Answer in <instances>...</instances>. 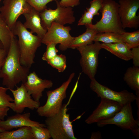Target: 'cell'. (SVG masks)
I'll use <instances>...</instances> for the list:
<instances>
[{"mask_svg": "<svg viewBox=\"0 0 139 139\" xmlns=\"http://www.w3.org/2000/svg\"><path fill=\"white\" fill-rule=\"evenodd\" d=\"M29 70L21 63L17 40L12 33L9 48L0 70V78L3 79V85L9 89H13L20 83H24Z\"/></svg>", "mask_w": 139, "mask_h": 139, "instance_id": "obj_1", "label": "cell"}, {"mask_svg": "<svg viewBox=\"0 0 139 139\" xmlns=\"http://www.w3.org/2000/svg\"><path fill=\"white\" fill-rule=\"evenodd\" d=\"M11 31L18 38L17 42L21 63L30 69L34 63L35 53L41 45L42 38L28 30L20 21H17Z\"/></svg>", "mask_w": 139, "mask_h": 139, "instance_id": "obj_2", "label": "cell"}, {"mask_svg": "<svg viewBox=\"0 0 139 139\" xmlns=\"http://www.w3.org/2000/svg\"><path fill=\"white\" fill-rule=\"evenodd\" d=\"M118 3L113 0H103L100 11L101 19L95 24L85 25L96 29L98 33L111 32L121 34L125 31L118 13Z\"/></svg>", "mask_w": 139, "mask_h": 139, "instance_id": "obj_3", "label": "cell"}, {"mask_svg": "<svg viewBox=\"0 0 139 139\" xmlns=\"http://www.w3.org/2000/svg\"><path fill=\"white\" fill-rule=\"evenodd\" d=\"M66 104L63 105L59 112L54 116L46 117L45 124L53 139H76L70 120V115L67 113Z\"/></svg>", "mask_w": 139, "mask_h": 139, "instance_id": "obj_4", "label": "cell"}, {"mask_svg": "<svg viewBox=\"0 0 139 139\" xmlns=\"http://www.w3.org/2000/svg\"><path fill=\"white\" fill-rule=\"evenodd\" d=\"M75 74L74 72L71 73L68 79L60 87L46 92L47 99L46 103L37 109V112L39 115L50 117L59 112L63 105V101L66 97V90Z\"/></svg>", "mask_w": 139, "mask_h": 139, "instance_id": "obj_5", "label": "cell"}, {"mask_svg": "<svg viewBox=\"0 0 139 139\" xmlns=\"http://www.w3.org/2000/svg\"><path fill=\"white\" fill-rule=\"evenodd\" d=\"M99 127L113 124L125 130L131 131L137 138L139 137V119L135 120L133 116L131 103L123 106L121 110L110 118L97 123Z\"/></svg>", "mask_w": 139, "mask_h": 139, "instance_id": "obj_6", "label": "cell"}, {"mask_svg": "<svg viewBox=\"0 0 139 139\" xmlns=\"http://www.w3.org/2000/svg\"><path fill=\"white\" fill-rule=\"evenodd\" d=\"M94 42L76 48L81 56L80 63L82 72L91 80L95 78L98 65L99 55L102 49L101 43Z\"/></svg>", "mask_w": 139, "mask_h": 139, "instance_id": "obj_7", "label": "cell"}, {"mask_svg": "<svg viewBox=\"0 0 139 139\" xmlns=\"http://www.w3.org/2000/svg\"><path fill=\"white\" fill-rule=\"evenodd\" d=\"M55 1L57 6L55 9L47 8L40 13L42 25L47 30L53 22L64 25L72 24L75 21L72 7L62 6L59 1Z\"/></svg>", "mask_w": 139, "mask_h": 139, "instance_id": "obj_8", "label": "cell"}, {"mask_svg": "<svg viewBox=\"0 0 139 139\" xmlns=\"http://www.w3.org/2000/svg\"><path fill=\"white\" fill-rule=\"evenodd\" d=\"M69 26H65L53 22L42 39L41 43L46 45L59 44V49L64 51L69 48L74 37L70 34Z\"/></svg>", "mask_w": 139, "mask_h": 139, "instance_id": "obj_9", "label": "cell"}, {"mask_svg": "<svg viewBox=\"0 0 139 139\" xmlns=\"http://www.w3.org/2000/svg\"><path fill=\"white\" fill-rule=\"evenodd\" d=\"M3 3L0 14L11 30L19 17L32 8L26 0H3Z\"/></svg>", "mask_w": 139, "mask_h": 139, "instance_id": "obj_10", "label": "cell"}, {"mask_svg": "<svg viewBox=\"0 0 139 139\" xmlns=\"http://www.w3.org/2000/svg\"><path fill=\"white\" fill-rule=\"evenodd\" d=\"M91 80L90 88L98 97L116 101L123 106L132 103L136 99V95L127 90L116 91L100 83L95 78Z\"/></svg>", "mask_w": 139, "mask_h": 139, "instance_id": "obj_11", "label": "cell"}, {"mask_svg": "<svg viewBox=\"0 0 139 139\" xmlns=\"http://www.w3.org/2000/svg\"><path fill=\"white\" fill-rule=\"evenodd\" d=\"M118 4V13L123 28H138L139 16L136 14L139 0H120Z\"/></svg>", "mask_w": 139, "mask_h": 139, "instance_id": "obj_12", "label": "cell"}, {"mask_svg": "<svg viewBox=\"0 0 139 139\" xmlns=\"http://www.w3.org/2000/svg\"><path fill=\"white\" fill-rule=\"evenodd\" d=\"M101 99V101L97 107L85 120L87 124L97 123L111 118L119 111L123 106L116 101Z\"/></svg>", "mask_w": 139, "mask_h": 139, "instance_id": "obj_13", "label": "cell"}, {"mask_svg": "<svg viewBox=\"0 0 139 139\" xmlns=\"http://www.w3.org/2000/svg\"><path fill=\"white\" fill-rule=\"evenodd\" d=\"M14 97L12 110L17 113L21 114L26 108L33 110L37 109L40 105L39 102L34 100L28 92L23 83L16 89H9Z\"/></svg>", "mask_w": 139, "mask_h": 139, "instance_id": "obj_14", "label": "cell"}, {"mask_svg": "<svg viewBox=\"0 0 139 139\" xmlns=\"http://www.w3.org/2000/svg\"><path fill=\"white\" fill-rule=\"evenodd\" d=\"M23 84L28 94L37 102H39L45 89H50L53 85L51 80L41 79L34 71L29 74Z\"/></svg>", "mask_w": 139, "mask_h": 139, "instance_id": "obj_15", "label": "cell"}, {"mask_svg": "<svg viewBox=\"0 0 139 139\" xmlns=\"http://www.w3.org/2000/svg\"><path fill=\"white\" fill-rule=\"evenodd\" d=\"M29 112L22 114L17 113L9 117L5 120H0V127L5 131H9L25 126H45V124L31 120Z\"/></svg>", "mask_w": 139, "mask_h": 139, "instance_id": "obj_16", "label": "cell"}, {"mask_svg": "<svg viewBox=\"0 0 139 139\" xmlns=\"http://www.w3.org/2000/svg\"><path fill=\"white\" fill-rule=\"evenodd\" d=\"M25 21L23 24L27 29H29L32 33H36L37 35L42 38L46 34L47 30L42 26L40 12L32 8L29 12L23 14Z\"/></svg>", "mask_w": 139, "mask_h": 139, "instance_id": "obj_17", "label": "cell"}, {"mask_svg": "<svg viewBox=\"0 0 139 139\" xmlns=\"http://www.w3.org/2000/svg\"><path fill=\"white\" fill-rule=\"evenodd\" d=\"M101 46L102 48L122 59L128 61L132 59L131 50L125 43H102Z\"/></svg>", "mask_w": 139, "mask_h": 139, "instance_id": "obj_18", "label": "cell"}, {"mask_svg": "<svg viewBox=\"0 0 139 139\" xmlns=\"http://www.w3.org/2000/svg\"><path fill=\"white\" fill-rule=\"evenodd\" d=\"M86 27V29L85 32L74 37L69 48L75 49L93 43L94 37L98 32L95 29Z\"/></svg>", "mask_w": 139, "mask_h": 139, "instance_id": "obj_19", "label": "cell"}, {"mask_svg": "<svg viewBox=\"0 0 139 139\" xmlns=\"http://www.w3.org/2000/svg\"><path fill=\"white\" fill-rule=\"evenodd\" d=\"M123 80L128 86L135 92L139 97V67L134 66L128 68L125 73Z\"/></svg>", "mask_w": 139, "mask_h": 139, "instance_id": "obj_20", "label": "cell"}, {"mask_svg": "<svg viewBox=\"0 0 139 139\" xmlns=\"http://www.w3.org/2000/svg\"><path fill=\"white\" fill-rule=\"evenodd\" d=\"M0 139H34L30 126H25L15 130L0 133Z\"/></svg>", "mask_w": 139, "mask_h": 139, "instance_id": "obj_21", "label": "cell"}, {"mask_svg": "<svg viewBox=\"0 0 139 139\" xmlns=\"http://www.w3.org/2000/svg\"><path fill=\"white\" fill-rule=\"evenodd\" d=\"M12 33L0 14V41L7 53L10 47Z\"/></svg>", "mask_w": 139, "mask_h": 139, "instance_id": "obj_22", "label": "cell"}, {"mask_svg": "<svg viewBox=\"0 0 139 139\" xmlns=\"http://www.w3.org/2000/svg\"><path fill=\"white\" fill-rule=\"evenodd\" d=\"M93 41L101 42L105 44L125 43L121 34L111 32L98 33Z\"/></svg>", "mask_w": 139, "mask_h": 139, "instance_id": "obj_23", "label": "cell"}, {"mask_svg": "<svg viewBox=\"0 0 139 139\" xmlns=\"http://www.w3.org/2000/svg\"><path fill=\"white\" fill-rule=\"evenodd\" d=\"M125 43L131 49L139 47V30L132 32L125 31L121 34Z\"/></svg>", "mask_w": 139, "mask_h": 139, "instance_id": "obj_24", "label": "cell"}, {"mask_svg": "<svg viewBox=\"0 0 139 139\" xmlns=\"http://www.w3.org/2000/svg\"><path fill=\"white\" fill-rule=\"evenodd\" d=\"M66 61L65 55L61 54L57 55L47 62L52 67L56 69L58 72L61 73L63 72L66 67Z\"/></svg>", "mask_w": 139, "mask_h": 139, "instance_id": "obj_25", "label": "cell"}, {"mask_svg": "<svg viewBox=\"0 0 139 139\" xmlns=\"http://www.w3.org/2000/svg\"><path fill=\"white\" fill-rule=\"evenodd\" d=\"M9 88L0 86V107H8L13 109L14 99L7 93Z\"/></svg>", "mask_w": 139, "mask_h": 139, "instance_id": "obj_26", "label": "cell"}, {"mask_svg": "<svg viewBox=\"0 0 139 139\" xmlns=\"http://www.w3.org/2000/svg\"><path fill=\"white\" fill-rule=\"evenodd\" d=\"M34 139H49L51 138L49 129L44 127L31 126Z\"/></svg>", "mask_w": 139, "mask_h": 139, "instance_id": "obj_27", "label": "cell"}, {"mask_svg": "<svg viewBox=\"0 0 139 139\" xmlns=\"http://www.w3.org/2000/svg\"><path fill=\"white\" fill-rule=\"evenodd\" d=\"M56 1L59 0H26V2L32 8L40 13L47 8L48 3Z\"/></svg>", "mask_w": 139, "mask_h": 139, "instance_id": "obj_28", "label": "cell"}, {"mask_svg": "<svg viewBox=\"0 0 139 139\" xmlns=\"http://www.w3.org/2000/svg\"><path fill=\"white\" fill-rule=\"evenodd\" d=\"M56 45L51 44L47 46L46 50L42 55V59L46 62L55 57L58 52L56 47Z\"/></svg>", "mask_w": 139, "mask_h": 139, "instance_id": "obj_29", "label": "cell"}, {"mask_svg": "<svg viewBox=\"0 0 139 139\" xmlns=\"http://www.w3.org/2000/svg\"><path fill=\"white\" fill-rule=\"evenodd\" d=\"M103 0H93L90 2V6L86 8V10L94 16L99 15L98 11L101 8Z\"/></svg>", "mask_w": 139, "mask_h": 139, "instance_id": "obj_30", "label": "cell"}, {"mask_svg": "<svg viewBox=\"0 0 139 139\" xmlns=\"http://www.w3.org/2000/svg\"><path fill=\"white\" fill-rule=\"evenodd\" d=\"M94 16L87 11L85 10L84 13L79 20L77 25L92 24V20Z\"/></svg>", "mask_w": 139, "mask_h": 139, "instance_id": "obj_31", "label": "cell"}, {"mask_svg": "<svg viewBox=\"0 0 139 139\" xmlns=\"http://www.w3.org/2000/svg\"><path fill=\"white\" fill-rule=\"evenodd\" d=\"M133 66L139 67V47L133 48L131 50Z\"/></svg>", "mask_w": 139, "mask_h": 139, "instance_id": "obj_32", "label": "cell"}, {"mask_svg": "<svg viewBox=\"0 0 139 139\" xmlns=\"http://www.w3.org/2000/svg\"><path fill=\"white\" fill-rule=\"evenodd\" d=\"M59 3L62 6L73 7L80 4V0H61Z\"/></svg>", "mask_w": 139, "mask_h": 139, "instance_id": "obj_33", "label": "cell"}, {"mask_svg": "<svg viewBox=\"0 0 139 139\" xmlns=\"http://www.w3.org/2000/svg\"><path fill=\"white\" fill-rule=\"evenodd\" d=\"M7 53L3 48H0V69L3 66Z\"/></svg>", "mask_w": 139, "mask_h": 139, "instance_id": "obj_34", "label": "cell"}, {"mask_svg": "<svg viewBox=\"0 0 139 139\" xmlns=\"http://www.w3.org/2000/svg\"><path fill=\"white\" fill-rule=\"evenodd\" d=\"M10 108L8 107H0V120H4L5 117L7 115Z\"/></svg>", "mask_w": 139, "mask_h": 139, "instance_id": "obj_35", "label": "cell"}, {"mask_svg": "<svg viewBox=\"0 0 139 139\" xmlns=\"http://www.w3.org/2000/svg\"><path fill=\"white\" fill-rule=\"evenodd\" d=\"M101 138V133L100 132H97L92 133L90 139H99Z\"/></svg>", "mask_w": 139, "mask_h": 139, "instance_id": "obj_36", "label": "cell"}, {"mask_svg": "<svg viewBox=\"0 0 139 139\" xmlns=\"http://www.w3.org/2000/svg\"><path fill=\"white\" fill-rule=\"evenodd\" d=\"M5 131L3 129L0 127V132H3Z\"/></svg>", "mask_w": 139, "mask_h": 139, "instance_id": "obj_37", "label": "cell"}, {"mask_svg": "<svg viewBox=\"0 0 139 139\" xmlns=\"http://www.w3.org/2000/svg\"><path fill=\"white\" fill-rule=\"evenodd\" d=\"M0 48H3V46H2V45L1 43V42L0 41Z\"/></svg>", "mask_w": 139, "mask_h": 139, "instance_id": "obj_38", "label": "cell"}, {"mask_svg": "<svg viewBox=\"0 0 139 139\" xmlns=\"http://www.w3.org/2000/svg\"><path fill=\"white\" fill-rule=\"evenodd\" d=\"M2 0H0V3H1V2L2 1ZM0 7H1L0 6Z\"/></svg>", "mask_w": 139, "mask_h": 139, "instance_id": "obj_39", "label": "cell"}, {"mask_svg": "<svg viewBox=\"0 0 139 139\" xmlns=\"http://www.w3.org/2000/svg\"><path fill=\"white\" fill-rule=\"evenodd\" d=\"M0 133H1V132H0Z\"/></svg>", "mask_w": 139, "mask_h": 139, "instance_id": "obj_40", "label": "cell"}, {"mask_svg": "<svg viewBox=\"0 0 139 139\" xmlns=\"http://www.w3.org/2000/svg\"></svg>", "mask_w": 139, "mask_h": 139, "instance_id": "obj_41", "label": "cell"}]
</instances>
